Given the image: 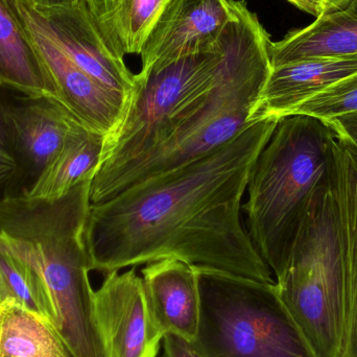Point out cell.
<instances>
[{
  "label": "cell",
  "instance_id": "6da1fadb",
  "mask_svg": "<svg viewBox=\"0 0 357 357\" xmlns=\"http://www.w3.org/2000/svg\"><path fill=\"white\" fill-rule=\"evenodd\" d=\"M278 119L252 123L197 160L91 204V271L109 274L162 259L274 283L243 220L252 167Z\"/></svg>",
  "mask_w": 357,
  "mask_h": 357
},
{
  "label": "cell",
  "instance_id": "7a4b0ae2",
  "mask_svg": "<svg viewBox=\"0 0 357 357\" xmlns=\"http://www.w3.org/2000/svg\"><path fill=\"white\" fill-rule=\"evenodd\" d=\"M271 39L247 2L235 1L224 31V58L211 89L150 152L107 173L96 174L91 204L102 203L148 178L197 160L234 139L245 128L270 75Z\"/></svg>",
  "mask_w": 357,
  "mask_h": 357
},
{
  "label": "cell",
  "instance_id": "3957f363",
  "mask_svg": "<svg viewBox=\"0 0 357 357\" xmlns=\"http://www.w3.org/2000/svg\"><path fill=\"white\" fill-rule=\"evenodd\" d=\"M337 134L308 115L281 117L254 162L243 205L245 226L275 276L287 268L317 189L337 174Z\"/></svg>",
  "mask_w": 357,
  "mask_h": 357
},
{
  "label": "cell",
  "instance_id": "277c9868",
  "mask_svg": "<svg viewBox=\"0 0 357 357\" xmlns=\"http://www.w3.org/2000/svg\"><path fill=\"white\" fill-rule=\"evenodd\" d=\"M337 172L319 186L276 287L318 357H342L347 273Z\"/></svg>",
  "mask_w": 357,
  "mask_h": 357
},
{
  "label": "cell",
  "instance_id": "5b68a950",
  "mask_svg": "<svg viewBox=\"0 0 357 357\" xmlns=\"http://www.w3.org/2000/svg\"><path fill=\"white\" fill-rule=\"evenodd\" d=\"M199 328L188 342L199 357H318L283 303L276 282L195 268Z\"/></svg>",
  "mask_w": 357,
  "mask_h": 357
},
{
  "label": "cell",
  "instance_id": "8992f818",
  "mask_svg": "<svg viewBox=\"0 0 357 357\" xmlns=\"http://www.w3.org/2000/svg\"><path fill=\"white\" fill-rule=\"evenodd\" d=\"M224 31L209 50L185 56L146 75H136L125 114L105 137L102 161L96 174L135 160L171 135L213 86L224 58Z\"/></svg>",
  "mask_w": 357,
  "mask_h": 357
},
{
  "label": "cell",
  "instance_id": "52a82bcc",
  "mask_svg": "<svg viewBox=\"0 0 357 357\" xmlns=\"http://www.w3.org/2000/svg\"><path fill=\"white\" fill-rule=\"evenodd\" d=\"M33 42L56 91V100L83 127L108 136L119 125L128 100L77 66L40 26L26 0H6Z\"/></svg>",
  "mask_w": 357,
  "mask_h": 357
},
{
  "label": "cell",
  "instance_id": "ba28073f",
  "mask_svg": "<svg viewBox=\"0 0 357 357\" xmlns=\"http://www.w3.org/2000/svg\"><path fill=\"white\" fill-rule=\"evenodd\" d=\"M3 98L17 165L12 197H26L79 121L48 96H29L4 86Z\"/></svg>",
  "mask_w": 357,
  "mask_h": 357
},
{
  "label": "cell",
  "instance_id": "9c48e42d",
  "mask_svg": "<svg viewBox=\"0 0 357 357\" xmlns=\"http://www.w3.org/2000/svg\"><path fill=\"white\" fill-rule=\"evenodd\" d=\"M27 3L40 26L79 68L100 85L130 100L136 75L128 68L125 58L109 45L85 0L52 8Z\"/></svg>",
  "mask_w": 357,
  "mask_h": 357
},
{
  "label": "cell",
  "instance_id": "30bf717a",
  "mask_svg": "<svg viewBox=\"0 0 357 357\" xmlns=\"http://www.w3.org/2000/svg\"><path fill=\"white\" fill-rule=\"evenodd\" d=\"M98 331L107 357H157L163 335L155 327L136 266L106 274L94 291Z\"/></svg>",
  "mask_w": 357,
  "mask_h": 357
},
{
  "label": "cell",
  "instance_id": "8fae6325",
  "mask_svg": "<svg viewBox=\"0 0 357 357\" xmlns=\"http://www.w3.org/2000/svg\"><path fill=\"white\" fill-rule=\"evenodd\" d=\"M235 13V0H171L149 36L139 75L215 45Z\"/></svg>",
  "mask_w": 357,
  "mask_h": 357
},
{
  "label": "cell",
  "instance_id": "7c38bea8",
  "mask_svg": "<svg viewBox=\"0 0 357 357\" xmlns=\"http://www.w3.org/2000/svg\"><path fill=\"white\" fill-rule=\"evenodd\" d=\"M140 274L149 312L159 333L192 341L201 312L197 270L180 260L162 259L146 264Z\"/></svg>",
  "mask_w": 357,
  "mask_h": 357
},
{
  "label": "cell",
  "instance_id": "4fadbf2b",
  "mask_svg": "<svg viewBox=\"0 0 357 357\" xmlns=\"http://www.w3.org/2000/svg\"><path fill=\"white\" fill-rule=\"evenodd\" d=\"M357 73V54L319 56L272 67L250 123L289 116L300 105Z\"/></svg>",
  "mask_w": 357,
  "mask_h": 357
},
{
  "label": "cell",
  "instance_id": "5bb4252c",
  "mask_svg": "<svg viewBox=\"0 0 357 357\" xmlns=\"http://www.w3.org/2000/svg\"><path fill=\"white\" fill-rule=\"evenodd\" d=\"M357 54V0H347L316 21L270 43L272 67L319 56Z\"/></svg>",
  "mask_w": 357,
  "mask_h": 357
},
{
  "label": "cell",
  "instance_id": "9a60e30c",
  "mask_svg": "<svg viewBox=\"0 0 357 357\" xmlns=\"http://www.w3.org/2000/svg\"><path fill=\"white\" fill-rule=\"evenodd\" d=\"M105 137L75 123L26 197L56 199L93 178L102 161Z\"/></svg>",
  "mask_w": 357,
  "mask_h": 357
},
{
  "label": "cell",
  "instance_id": "2e32d148",
  "mask_svg": "<svg viewBox=\"0 0 357 357\" xmlns=\"http://www.w3.org/2000/svg\"><path fill=\"white\" fill-rule=\"evenodd\" d=\"M0 85L56 100L43 63L6 0H0Z\"/></svg>",
  "mask_w": 357,
  "mask_h": 357
},
{
  "label": "cell",
  "instance_id": "e0dca14e",
  "mask_svg": "<svg viewBox=\"0 0 357 357\" xmlns=\"http://www.w3.org/2000/svg\"><path fill=\"white\" fill-rule=\"evenodd\" d=\"M96 26L119 56L140 54L171 0H85Z\"/></svg>",
  "mask_w": 357,
  "mask_h": 357
},
{
  "label": "cell",
  "instance_id": "ac0fdd59",
  "mask_svg": "<svg viewBox=\"0 0 357 357\" xmlns=\"http://www.w3.org/2000/svg\"><path fill=\"white\" fill-rule=\"evenodd\" d=\"M339 191L345 243L347 308L342 357H357V152L337 136Z\"/></svg>",
  "mask_w": 357,
  "mask_h": 357
},
{
  "label": "cell",
  "instance_id": "d6986e66",
  "mask_svg": "<svg viewBox=\"0 0 357 357\" xmlns=\"http://www.w3.org/2000/svg\"><path fill=\"white\" fill-rule=\"evenodd\" d=\"M0 357H71L54 327L16 302L0 304Z\"/></svg>",
  "mask_w": 357,
  "mask_h": 357
},
{
  "label": "cell",
  "instance_id": "ffe728a7",
  "mask_svg": "<svg viewBox=\"0 0 357 357\" xmlns=\"http://www.w3.org/2000/svg\"><path fill=\"white\" fill-rule=\"evenodd\" d=\"M18 305L56 326V312L50 294L39 275L22 260L0 248V304Z\"/></svg>",
  "mask_w": 357,
  "mask_h": 357
},
{
  "label": "cell",
  "instance_id": "44dd1931",
  "mask_svg": "<svg viewBox=\"0 0 357 357\" xmlns=\"http://www.w3.org/2000/svg\"><path fill=\"white\" fill-rule=\"evenodd\" d=\"M357 112V73L337 82L298 106L291 115L303 114L329 121Z\"/></svg>",
  "mask_w": 357,
  "mask_h": 357
},
{
  "label": "cell",
  "instance_id": "7402d4cb",
  "mask_svg": "<svg viewBox=\"0 0 357 357\" xmlns=\"http://www.w3.org/2000/svg\"><path fill=\"white\" fill-rule=\"evenodd\" d=\"M4 86L0 85V202L12 197L17 174L10 131L4 112Z\"/></svg>",
  "mask_w": 357,
  "mask_h": 357
},
{
  "label": "cell",
  "instance_id": "603a6c76",
  "mask_svg": "<svg viewBox=\"0 0 357 357\" xmlns=\"http://www.w3.org/2000/svg\"><path fill=\"white\" fill-rule=\"evenodd\" d=\"M327 123L340 137L349 142L357 152V112L335 117Z\"/></svg>",
  "mask_w": 357,
  "mask_h": 357
},
{
  "label": "cell",
  "instance_id": "cb8c5ba5",
  "mask_svg": "<svg viewBox=\"0 0 357 357\" xmlns=\"http://www.w3.org/2000/svg\"><path fill=\"white\" fill-rule=\"evenodd\" d=\"M165 354L162 357H199L191 349L188 342L173 333H167L163 337Z\"/></svg>",
  "mask_w": 357,
  "mask_h": 357
},
{
  "label": "cell",
  "instance_id": "d4e9b609",
  "mask_svg": "<svg viewBox=\"0 0 357 357\" xmlns=\"http://www.w3.org/2000/svg\"><path fill=\"white\" fill-rule=\"evenodd\" d=\"M300 10L319 18L325 12V0H287Z\"/></svg>",
  "mask_w": 357,
  "mask_h": 357
},
{
  "label": "cell",
  "instance_id": "484cf974",
  "mask_svg": "<svg viewBox=\"0 0 357 357\" xmlns=\"http://www.w3.org/2000/svg\"><path fill=\"white\" fill-rule=\"evenodd\" d=\"M36 6H43V8H52V6H64L70 3L75 0H27Z\"/></svg>",
  "mask_w": 357,
  "mask_h": 357
},
{
  "label": "cell",
  "instance_id": "4316f807",
  "mask_svg": "<svg viewBox=\"0 0 357 357\" xmlns=\"http://www.w3.org/2000/svg\"><path fill=\"white\" fill-rule=\"evenodd\" d=\"M347 0H325V12L335 10V8L345 3ZM324 12V13H325Z\"/></svg>",
  "mask_w": 357,
  "mask_h": 357
}]
</instances>
